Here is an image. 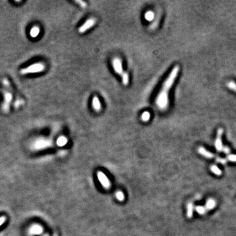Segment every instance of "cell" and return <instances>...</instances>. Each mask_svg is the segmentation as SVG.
<instances>
[{
  "mask_svg": "<svg viewBox=\"0 0 236 236\" xmlns=\"http://www.w3.org/2000/svg\"><path fill=\"white\" fill-rule=\"evenodd\" d=\"M198 153L199 154L202 155L203 156L205 157L206 158L212 159V158H214V154L213 153L210 152L208 151V150H207L205 148H204L203 147H199L198 149Z\"/></svg>",
  "mask_w": 236,
  "mask_h": 236,
  "instance_id": "8",
  "label": "cell"
},
{
  "mask_svg": "<svg viewBox=\"0 0 236 236\" xmlns=\"http://www.w3.org/2000/svg\"><path fill=\"white\" fill-rule=\"evenodd\" d=\"M4 90H3V97L4 100L2 104V110L4 113H8L9 111V107L10 104L12 100V94L9 91L7 90V88L4 86Z\"/></svg>",
  "mask_w": 236,
  "mask_h": 236,
  "instance_id": "3",
  "label": "cell"
},
{
  "mask_svg": "<svg viewBox=\"0 0 236 236\" xmlns=\"http://www.w3.org/2000/svg\"><path fill=\"white\" fill-rule=\"evenodd\" d=\"M216 160H217V162L218 163H221V164L224 165V164H226V163H227V160L226 159L222 158H219V157H218V158H217V159H216Z\"/></svg>",
  "mask_w": 236,
  "mask_h": 236,
  "instance_id": "24",
  "label": "cell"
},
{
  "mask_svg": "<svg viewBox=\"0 0 236 236\" xmlns=\"http://www.w3.org/2000/svg\"><path fill=\"white\" fill-rule=\"evenodd\" d=\"M116 198L119 201H123L124 195L122 192H118L116 193Z\"/></svg>",
  "mask_w": 236,
  "mask_h": 236,
  "instance_id": "23",
  "label": "cell"
},
{
  "mask_svg": "<svg viewBox=\"0 0 236 236\" xmlns=\"http://www.w3.org/2000/svg\"><path fill=\"white\" fill-rule=\"evenodd\" d=\"M195 210H196L197 213L199 214H204L206 213V211H207L205 207H203V206H198V207H195Z\"/></svg>",
  "mask_w": 236,
  "mask_h": 236,
  "instance_id": "20",
  "label": "cell"
},
{
  "mask_svg": "<svg viewBox=\"0 0 236 236\" xmlns=\"http://www.w3.org/2000/svg\"><path fill=\"white\" fill-rule=\"evenodd\" d=\"M42 228L39 226H34L30 230V232L32 234H40L42 232Z\"/></svg>",
  "mask_w": 236,
  "mask_h": 236,
  "instance_id": "18",
  "label": "cell"
},
{
  "mask_svg": "<svg viewBox=\"0 0 236 236\" xmlns=\"http://www.w3.org/2000/svg\"><path fill=\"white\" fill-rule=\"evenodd\" d=\"M210 170H211V171H212L214 174L217 175V176H221V175H222V170H221L217 166V165H211V166H210Z\"/></svg>",
  "mask_w": 236,
  "mask_h": 236,
  "instance_id": "12",
  "label": "cell"
},
{
  "mask_svg": "<svg viewBox=\"0 0 236 236\" xmlns=\"http://www.w3.org/2000/svg\"><path fill=\"white\" fill-rule=\"evenodd\" d=\"M227 159L232 162H236V155L230 154L227 156Z\"/></svg>",
  "mask_w": 236,
  "mask_h": 236,
  "instance_id": "22",
  "label": "cell"
},
{
  "mask_svg": "<svg viewBox=\"0 0 236 236\" xmlns=\"http://www.w3.org/2000/svg\"><path fill=\"white\" fill-rule=\"evenodd\" d=\"M145 19L148 21H151L154 18V13L152 11H148L145 13Z\"/></svg>",
  "mask_w": 236,
  "mask_h": 236,
  "instance_id": "17",
  "label": "cell"
},
{
  "mask_svg": "<svg viewBox=\"0 0 236 236\" xmlns=\"http://www.w3.org/2000/svg\"><path fill=\"white\" fill-rule=\"evenodd\" d=\"M122 82L124 85H127L129 84V74L127 72H123L122 75Z\"/></svg>",
  "mask_w": 236,
  "mask_h": 236,
  "instance_id": "15",
  "label": "cell"
},
{
  "mask_svg": "<svg viewBox=\"0 0 236 236\" xmlns=\"http://www.w3.org/2000/svg\"><path fill=\"white\" fill-rule=\"evenodd\" d=\"M112 66L115 72L119 75H122L123 73V70L121 60L118 57H115L112 60Z\"/></svg>",
  "mask_w": 236,
  "mask_h": 236,
  "instance_id": "6",
  "label": "cell"
},
{
  "mask_svg": "<svg viewBox=\"0 0 236 236\" xmlns=\"http://www.w3.org/2000/svg\"><path fill=\"white\" fill-rule=\"evenodd\" d=\"M45 65L42 62H38L30 65L26 68H23L21 71V74L22 75H26L28 74H32V73H38L41 72L45 70Z\"/></svg>",
  "mask_w": 236,
  "mask_h": 236,
  "instance_id": "2",
  "label": "cell"
},
{
  "mask_svg": "<svg viewBox=\"0 0 236 236\" xmlns=\"http://www.w3.org/2000/svg\"><path fill=\"white\" fill-rule=\"evenodd\" d=\"M76 3H78V4H79V6H81L83 8H85L87 7V4L85 2H82V1H80V0H79V1H76Z\"/></svg>",
  "mask_w": 236,
  "mask_h": 236,
  "instance_id": "25",
  "label": "cell"
},
{
  "mask_svg": "<svg viewBox=\"0 0 236 236\" xmlns=\"http://www.w3.org/2000/svg\"><path fill=\"white\" fill-rule=\"evenodd\" d=\"M66 143H67V139L64 137L62 136L61 137H59L57 140V144L60 146H62L66 144Z\"/></svg>",
  "mask_w": 236,
  "mask_h": 236,
  "instance_id": "16",
  "label": "cell"
},
{
  "mask_svg": "<svg viewBox=\"0 0 236 236\" xmlns=\"http://www.w3.org/2000/svg\"><path fill=\"white\" fill-rule=\"evenodd\" d=\"M39 32H40L39 28L38 26H34V27H33L31 29V30H30V36L32 38H36L39 35Z\"/></svg>",
  "mask_w": 236,
  "mask_h": 236,
  "instance_id": "14",
  "label": "cell"
},
{
  "mask_svg": "<svg viewBox=\"0 0 236 236\" xmlns=\"http://www.w3.org/2000/svg\"><path fill=\"white\" fill-rule=\"evenodd\" d=\"M95 24H96V19L95 18H91L87 19V21H85L78 29L79 33L80 34L85 33L87 30L92 28V26H93Z\"/></svg>",
  "mask_w": 236,
  "mask_h": 236,
  "instance_id": "4",
  "label": "cell"
},
{
  "mask_svg": "<svg viewBox=\"0 0 236 236\" xmlns=\"http://www.w3.org/2000/svg\"><path fill=\"white\" fill-rule=\"evenodd\" d=\"M180 68L178 66H175L169 74L167 79L163 82L162 89L155 99V104L157 106L162 110H166L169 105V92L174 84L177 78Z\"/></svg>",
  "mask_w": 236,
  "mask_h": 236,
  "instance_id": "1",
  "label": "cell"
},
{
  "mask_svg": "<svg viewBox=\"0 0 236 236\" xmlns=\"http://www.w3.org/2000/svg\"><path fill=\"white\" fill-rule=\"evenodd\" d=\"M216 205H217V202L213 198H209L206 202L205 209L206 210H210L213 209L216 207Z\"/></svg>",
  "mask_w": 236,
  "mask_h": 236,
  "instance_id": "11",
  "label": "cell"
},
{
  "mask_svg": "<svg viewBox=\"0 0 236 236\" xmlns=\"http://www.w3.org/2000/svg\"><path fill=\"white\" fill-rule=\"evenodd\" d=\"M194 211V206L192 203H189L187 205V217L189 218H191L193 216Z\"/></svg>",
  "mask_w": 236,
  "mask_h": 236,
  "instance_id": "13",
  "label": "cell"
},
{
  "mask_svg": "<svg viewBox=\"0 0 236 236\" xmlns=\"http://www.w3.org/2000/svg\"><path fill=\"white\" fill-rule=\"evenodd\" d=\"M97 177H98V180L104 188H109L110 186H111V184H110L108 178L103 173L98 172Z\"/></svg>",
  "mask_w": 236,
  "mask_h": 236,
  "instance_id": "7",
  "label": "cell"
},
{
  "mask_svg": "<svg viewBox=\"0 0 236 236\" xmlns=\"http://www.w3.org/2000/svg\"><path fill=\"white\" fill-rule=\"evenodd\" d=\"M49 146V142L47 140H44V139H39L35 143L34 146L37 149H41L43 148H45L46 146Z\"/></svg>",
  "mask_w": 236,
  "mask_h": 236,
  "instance_id": "10",
  "label": "cell"
},
{
  "mask_svg": "<svg viewBox=\"0 0 236 236\" xmlns=\"http://www.w3.org/2000/svg\"><path fill=\"white\" fill-rule=\"evenodd\" d=\"M227 87H228L230 89L232 90V91L236 92V83H235L234 82L230 81V82H228V83H227Z\"/></svg>",
  "mask_w": 236,
  "mask_h": 236,
  "instance_id": "21",
  "label": "cell"
},
{
  "mask_svg": "<svg viewBox=\"0 0 236 236\" xmlns=\"http://www.w3.org/2000/svg\"><path fill=\"white\" fill-rule=\"evenodd\" d=\"M92 106L93 109L96 112H99L101 110V104L99 100V98L97 97H94L92 100Z\"/></svg>",
  "mask_w": 236,
  "mask_h": 236,
  "instance_id": "9",
  "label": "cell"
},
{
  "mask_svg": "<svg viewBox=\"0 0 236 236\" xmlns=\"http://www.w3.org/2000/svg\"><path fill=\"white\" fill-rule=\"evenodd\" d=\"M222 151L226 154H229L230 152V150L228 146H223Z\"/></svg>",
  "mask_w": 236,
  "mask_h": 236,
  "instance_id": "26",
  "label": "cell"
},
{
  "mask_svg": "<svg viewBox=\"0 0 236 236\" xmlns=\"http://www.w3.org/2000/svg\"><path fill=\"white\" fill-rule=\"evenodd\" d=\"M222 134H223V129L222 128H219L217 130V138H216V140H215V148L218 152L222 151V150L223 148L222 141Z\"/></svg>",
  "mask_w": 236,
  "mask_h": 236,
  "instance_id": "5",
  "label": "cell"
},
{
  "mask_svg": "<svg viewBox=\"0 0 236 236\" xmlns=\"http://www.w3.org/2000/svg\"><path fill=\"white\" fill-rule=\"evenodd\" d=\"M141 119L144 122H148L150 119V114L148 112H144L141 115Z\"/></svg>",
  "mask_w": 236,
  "mask_h": 236,
  "instance_id": "19",
  "label": "cell"
}]
</instances>
